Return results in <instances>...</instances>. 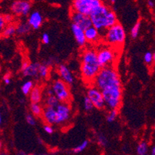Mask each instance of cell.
<instances>
[{
	"label": "cell",
	"instance_id": "6da1fadb",
	"mask_svg": "<svg viewBox=\"0 0 155 155\" xmlns=\"http://www.w3.org/2000/svg\"><path fill=\"white\" fill-rule=\"evenodd\" d=\"M92 84L101 91L105 107L110 110L118 109L120 107L123 88L119 73L114 66L101 68Z\"/></svg>",
	"mask_w": 155,
	"mask_h": 155
},
{
	"label": "cell",
	"instance_id": "7a4b0ae2",
	"mask_svg": "<svg viewBox=\"0 0 155 155\" xmlns=\"http://www.w3.org/2000/svg\"><path fill=\"white\" fill-rule=\"evenodd\" d=\"M101 69L96 50L92 48L86 49L80 58V73L84 82L91 85Z\"/></svg>",
	"mask_w": 155,
	"mask_h": 155
},
{
	"label": "cell",
	"instance_id": "3957f363",
	"mask_svg": "<svg viewBox=\"0 0 155 155\" xmlns=\"http://www.w3.org/2000/svg\"><path fill=\"white\" fill-rule=\"evenodd\" d=\"M92 26L102 33L106 29L117 22L116 13L108 5L102 3L94 9L89 15Z\"/></svg>",
	"mask_w": 155,
	"mask_h": 155
},
{
	"label": "cell",
	"instance_id": "277c9868",
	"mask_svg": "<svg viewBox=\"0 0 155 155\" xmlns=\"http://www.w3.org/2000/svg\"><path fill=\"white\" fill-rule=\"evenodd\" d=\"M101 34L104 43L113 48L122 46L126 39L124 28L118 22L104 31Z\"/></svg>",
	"mask_w": 155,
	"mask_h": 155
},
{
	"label": "cell",
	"instance_id": "5b68a950",
	"mask_svg": "<svg viewBox=\"0 0 155 155\" xmlns=\"http://www.w3.org/2000/svg\"><path fill=\"white\" fill-rule=\"evenodd\" d=\"M97 51V60L101 68L114 66L117 60V53L115 49L110 46H101Z\"/></svg>",
	"mask_w": 155,
	"mask_h": 155
},
{
	"label": "cell",
	"instance_id": "8992f818",
	"mask_svg": "<svg viewBox=\"0 0 155 155\" xmlns=\"http://www.w3.org/2000/svg\"><path fill=\"white\" fill-rule=\"evenodd\" d=\"M72 109L70 103L60 102L55 107L54 125H63L67 124L71 118Z\"/></svg>",
	"mask_w": 155,
	"mask_h": 155
},
{
	"label": "cell",
	"instance_id": "52a82bcc",
	"mask_svg": "<svg viewBox=\"0 0 155 155\" xmlns=\"http://www.w3.org/2000/svg\"><path fill=\"white\" fill-rule=\"evenodd\" d=\"M53 94L56 97L60 102L70 103L71 101V94L70 91V86L61 79H57L53 82L51 87Z\"/></svg>",
	"mask_w": 155,
	"mask_h": 155
},
{
	"label": "cell",
	"instance_id": "ba28073f",
	"mask_svg": "<svg viewBox=\"0 0 155 155\" xmlns=\"http://www.w3.org/2000/svg\"><path fill=\"white\" fill-rule=\"evenodd\" d=\"M102 3V0H73L72 10L89 15Z\"/></svg>",
	"mask_w": 155,
	"mask_h": 155
},
{
	"label": "cell",
	"instance_id": "9c48e42d",
	"mask_svg": "<svg viewBox=\"0 0 155 155\" xmlns=\"http://www.w3.org/2000/svg\"><path fill=\"white\" fill-rule=\"evenodd\" d=\"M32 9L29 0H15L10 6L11 12L17 16H27Z\"/></svg>",
	"mask_w": 155,
	"mask_h": 155
},
{
	"label": "cell",
	"instance_id": "30bf717a",
	"mask_svg": "<svg viewBox=\"0 0 155 155\" xmlns=\"http://www.w3.org/2000/svg\"><path fill=\"white\" fill-rule=\"evenodd\" d=\"M87 96L91 101L94 108L97 110H103L105 108L104 97L99 89L91 84L87 92Z\"/></svg>",
	"mask_w": 155,
	"mask_h": 155
},
{
	"label": "cell",
	"instance_id": "8fae6325",
	"mask_svg": "<svg viewBox=\"0 0 155 155\" xmlns=\"http://www.w3.org/2000/svg\"><path fill=\"white\" fill-rule=\"evenodd\" d=\"M70 19H71L72 22L75 24L79 27L85 30L88 27L92 26L91 18L87 15H84L80 12H76L71 9V14H70Z\"/></svg>",
	"mask_w": 155,
	"mask_h": 155
},
{
	"label": "cell",
	"instance_id": "7c38bea8",
	"mask_svg": "<svg viewBox=\"0 0 155 155\" xmlns=\"http://www.w3.org/2000/svg\"><path fill=\"white\" fill-rule=\"evenodd\" d=\"M57 72H58L59 76L60 77V79L63 80L67 85L72 86L74 84L75 78L73 77V73L70 70L67 65L65 64H60L57 67Z\"/></svg>",
	"mask_w": 155,
	"mask_h": 155
},
{
	"label": "cell",
	"instance_id": "4fadbf2b",
	"mask_svg": "<svg viewBox=\"0 0 155 155\" xmlns=\"http://www.w3.org/2000/svg\"><path fill=\"white\" fill-rule=\"evenodd\" d=\"M29 17H28L27 22L29 24L32 29L37 30L41 27L43 23V17L39 11H33L29 12Z\"/></svg>",
	"mask_w": 155,
	"mask_h": 155
},
{
	"label": "cell",
	"instance_id": "5bb4252c",
	"mask_svg": "<svg viewBox=\"0 0 155 155\" xmlns=\"http://www.w3.org/2000/svg\"><path fill=\"white\" fill-rule=\"evenodd\" d=\"M84 34L87 43L91 44H97L102 38L101 32L93 26L86 29L84 30Z\"/></svg>",
	"mask_w": 155,
	"mask_h": 155
},
{
	"label": "cell",
	"instance_id": "9a60e30c",
	"mask_svg": "<svg viewBox=\"0 0 155 155\" xmlns=\"http://www.w3.org/2000/svg\"><path fill=\"white\" fill-rule=\"evenodd\" d=\"M71 30L77 44H78L80 47H84V46L87 45V40H86L84 29H81L80 27H79L78 26H77L75 24L72 23Z\"/></svg>",
	"mask_w": 155,
	"mask_h": 155
},
{
	"label": "cell",
	"instance_id": "2e32d148",
	"mask_svg": "<svg viewBox=\"0 0 155 155\" xmlns=\"http://www.w3.org/2000/svg\"><path fill=\"white\" fill-rule=\"evenodd\" d=\"M40 63H29L26 67L21 69L22 75L24 77H33V78H39V67Z\"/></svg>",
	"mask_w": 155,
	"mask_h": 155
},
{
	"label": "cell",
	"instance_id": "e0dca14e",
	"mask_svg": "<svg viewBox=\"0 0 155 155\" xmlns=\"http://www.w3.org/2000/svg\"><path fill=\"white\" fill-rule=\"evenodd\" d=\"M29 100L31 103H41L43 99V91L39 87H33L32 91L29 94Z\"/></svg>",
	"mask_w": 155,
	"mask_h": 155
},
{
	"label": "cell",
	"instance_id": "ac0fdd59",
	"mask_svg": "<svg viewBox=\"0 0 155 155\" xmlns=\"http://www.w3.org/2000/svg\"><path fill=\"white\" fill-rule=\"evenodd\" d=\"M32 28L29 26V24L27 22H19L17 25H15V34L19 36H25L31 32Z\"/></svg>",
	"mask_w": 155,
	"mask_h": 155
},
{
	"label": "cell",
	"instance_id": "d6986e66",
	"mask_svg": "<svg viewBox=\"0 0 155 155\" xmlns=\"http://www.w3.org/2000/svg\"><path fill=\"white\" fill-rule=\"evenodd\" d=\"M15 35V25L14 23L6 24L2 32V36L4 38H9Z\"/></svg>",
	"mask_w": 155,
	"mask_h": 155
},
{
	"label": "cell",
	"instance_id": "ffe728a7",
	"mask_svg": "<svg viewBox=\"0 0 155 155\" xmlns=\"http://www.w3.org/2000/svg\"><path fill=\"white\" fill-rule=\"evenodd\" d=\"M30 111L35 117H40L43 114V108L39 103H31Z\"/></svg>",
	"mask_w": 155,
	"mask_h": 155
},
{
	"label": "cell",
	"instance_id": "44dd1931",
	"mask_svg": "<svg viewBox=\"0 0 155 155\" xmlns=\"http://www.w3.org/2000/svg\"><path fill=\"white\" fill-rule=\"evenodd\" d=\"M39 77L42 79L48 78L50 75V67L46 63H40L39 67Z\"/></svg>",
	"mask_w": 155,
	"mask_h": 155
},
{
	"label": "cell",
	"instance_id": "7402d4cb",
	"mask_svg": "<svg viewBox=\"0 0 155 155\" xmlns=\"http://www.w3.org/2000/svg\"><path fill=\"white\" fill-rule=\"evenodd\" d=\"M149 147L147 143L145 141H141L137 146V153L138 155H146L148 153Z\"/></svg>",
	"mask_w": 155,
	"mask_h": 155
},
{
	"label": "cell",
	"instance_id": "603a6c76",
	"mask_svg": "<svg viewBox=\"0 0 155 155\" xmlns=\"http://www.w3.org/2000/svg\"><path fill=\"white\" fill-rule=\"evenodd\" d=\"M34 87V83L32 80H27L26 82L24 83L23 84L21 87V91L22 93L25 96L29 95V94L30 93V91H32V89Z\"/></svg>",
	"mask_w": 155,
	"mask_h": 155
},
{
	"label": "cell",
	"instance_id": "cb8c5ba5",
	"mask_svg": "<svg viewBox=\"0 0 155 155\" xmlns=\"http://www.w3.org/2000/svg\"><path fill=\"white\" fill-rule=\"evenodd\" d=\"M44 103H45V106L55 107H56V106L60 104V101H59V100L56 98V96L51 95V96H46Z\"/></svg>",
	"mask_w": 155,
	"mask_h": 155
},
{
	"label": "cell",
	"instance_id": "d4e9b609",
	"mask_svg": "<svg viewBox=\"0 0 155 155\" xmlns=\"http://www.w3.org/2000/svg\"><path fill=\"white\" fill-rule=\"evenodd\" d=\"M118 114H119L118 109H110L106 116V120L107 121L108 123H114L117 118Z\"/></svg>",
	"mask_w": 155,
	"mask_h": 155
},
{
	"label": "cell",
	"instance_id": "484cf974",
	"mask_svg": "<svg viewBox=\"0 0 155 155\" xmlns=\"http://www.w3.org/2000/svg\"><path fill=\"white\" fill-rule=\"evenodd\" d=\"M140 28H141V21L138 20L136 23L134 25V26L132 27L131 30H130V36L133 39H136L137 37L139 35V32L140 30Z\"/></svg>",
	"mask_w": 155,
	"mask_h": 155
},
{
	"label": "cell",
	"instance_id": "4316f807",
	"mask_svg": "<svg viewBox=\"0 0 155 155\" xmlns=\"http://www.w3.org/2000/svg\"><path fill=\"white\" fill-rule=\"evenodd\" d=\"M89 145V140H85L82 142V143H80V145L77 146L76 147L72 150V152L73 153H82L84 150H85L87 149V147H88Z\"/></svg>",
	"mask_w": 155,
	"mask_h": 155
},
{
	"label": "cell",
	"instance_id": "83f0119b",
	"mask_svg": "<svg viewBox=\"0 0 155 155\" xmlns=\"http://www.w3.org/2000/svg\"><path fill=\"white\" fill-rule=\"evenodd\" d=\"M154 53L150 51H147V53H145L144 56H143V60H144L145 63H147L149 66L153 64V61H154Z\"/></svg>",
	"mask_w": 155,
	"mask_h": 155
},
{
	"label": "cell",
	"instance_id": "f1b7e54d",
	"mask_svg": "<svg viewBox=\"0 0 155 155\" xmlns=\"http://www.w3.org/2000/svg\"><path fill=\"white\" fill-rule=\"evenodd\" d=\"M84 107L86 112H91L94 108L92 102H91V100L89 99L87 96H86L84 99Z\"/></svg>",
	"mask_w": 155,
	"mask_h": 155
},
{
	"label": "cell",
	"instance_id": "f546056e",
	"mask_svg": "<svg viewBox=\"0 0 155 155\" xmlns=\"http://www.w3.org/2000/svg\"><path fill=\"white\" fill-rule=\"evenodd\" d=\"M97 142L101 145V147H106L108 143V140H107V138L105 135L104 134H99L97 136Z\"/></svg>",
	"mask_w": 155,
	"mask_h": 155
},
{
	"label": "cell",
	"instance_id": "4dcf8cb0",
	"mask_svg": "<svg viewBox=\"0 0 155 155\" xmlns=\"http://www.w3.org/2000/svg\"><path fill=\"white\" fill-rule=\"evenodd\" d=\"M26 120L30 126H35L36 124V120L32 114H27L26 116Z\"/></svg>",
	"mask_w": 155,
	"mask_h": 155
},
{
	"label": "cell",
	"instance_id": "1f68e13d",
	"mask_svg": "<svg viewBox=\"0 0 155 155\" xmlns=\"http://www.w3.org/2000/svg\"><path fill=\"white\" fill-rule=\"evenodd\" d=\"M41 40H42V43L43 44H49L50 43V35L48 34L47 32H44L43 35H42V37H41Z\"/></svg>",
	"mask_w": 155,
	"mask_h": 155
},
{
	"label": "cell",
	"instance_id": "d6a6232c",
	"mask_svg": "<svg viewBox=\"0 0 155 155\" xmlns=\"http://www.w3.org/2000/svg\"><path fill=\"white\" fill-rule=\"evenodd\" d=\"M5 26H6V22L4 19L3 15L0 14V36H2V32Z\"/></svg>",
	"mask_w": 155,
	"mask_h": 155
},
{
	"label": "cell",
	"instance_id": "836d02e7",
	"mask_svg": "<svg viewBox=\"0 0 155 155\" xmlns=\"http://www.w3.org/2000/svg\"><path fill=\"white\" fill-rule=\"evenodd\" d=\"M43 129H44L45 132L47 133L48 134H52L54 132V129L53 127V125H50L49 124H46L43 126Z\"/></svg>",
	"mask_w": 155,
	"mask_h": 155
},
{
	"label": "cell",
	"instance_id": "e575fe53",
	"mask_svg": "<svg viewBox=\"0 0 155 155\" xmlns=\"http://www.w3.org/2000/svg\"><path fill=\"white\" fill-rule=\"evenodd\" d=\"M4 19H5L6 24L12 23L14 20V16L12 15H10V14H5V15H3Z\"/></svg>",
	"mask_w": 155,
	"mask_h": 155
},
{
	"label": "cell",
	"instance_id": "d590c367",
	"mask_svg": "<svg viewBox=\"0 0 155 155\" xmlns=\"http://www.w3.org/2000/svg\"><path fill=\"white\" fill-rule=\"evenodd\" d=\"M3 81L6 85L9 84L11 83V75L10 73H6L3 77Z\"/></svg>",
	"mask_w": 155,
	"mask_h": 155
},
{
	"label": "cell",
	"instance_id": "8d00e7d4",
	"mask_svg": "<svg viewBox=\"0 0 155 155\" xmlns=\"http://www.w3.org/2000/svg\"><path fill=\"white\" fill-rule=\"evenodd\" d=\"M46 96L54 95V94H53V90H52L51 87H50V88L46 89Z\"/></svg>",
	"mask_w": 155,
	"mask_h": 155
},
{
	"label": "cell",
	"instance_id": "74e56055",
	"mask_svg": "<svg viewBox=\"0 0 155 155\" xmlns=\"http://www.w3.org/2000/svg\"><path fill=\"white\" fill-rule=\"evenodd\" d=\"M147 5H148V7L150 9H153V7H154V3H153L152 0H148L147 1Z\"/></svg>",
	"mask_w": 155,
	"mask_h": 155
},
{
	"label": "cell",
	"instance_id": "f35d334b",
	"mask_svg": "<svg viewBox=\"0 0 155 155\" xmlns=\"http://www.w3.org/2000/svg\"><path fill=\"white\" fill-rule=\"evenodd\" d=\"M152 155H154L155 154V147L153 146L152 147V149H151V152H150Z\"/></svg>",
	"mask_w": 155,
	"mask_h": 155
},
{
	"label": "cell",
	"instance_id": "ab89813d",
	"mask_svg": "<svg viewBox=\"0 0 155 155\" xmlns=\"http://www.w3.org/2000/svg\"><path fill=\"white\" fill-rule=\"evenodd\" d=\"M1 124H2V114L0 112V125H1Z\"/></svg>",
	"mask_w": 155,
	"mask_h": 155
},
{
	"label": "cell",
	"instance_id": "60d3db41",
	"mask_svg": "<svg viewBox=\"0 0 155 155\" xmlns=\"http://www.w3.org/2000/svg\"><path fill=\"white\" fill-rule=\"evenodd\" d=\"M110 2L112 4H114V3H116L117 0H110Z\"/></svg>",
	"mask_w": 155,
	"mask_h": 155
},
{
	"label": "cell",
	"instance_id": "b9f144b4",
	"mask_svg": "<svg viewBox=\"0 0 155 155\" xmlns=\"http://www.w3.org/2000/svg\"><path fill=\"white\" fill-rule=\"evenodd\" d=\"M19 154H26V153L24 152H19Z\"/></svg>",
	"mask_w": 155,
	"mask_h": 155
},
{
	"label": "cell",
	"instance_id": "7bdbcfd3",
	"mask_svg": "<svg viewBox=\"0 0 155 155\" xmlns=\"http://www.w3.org/2000/svg\"><path fill=\"white\" fill-rule=\"evenodd\" d=\"M2 142H1V140H0V149L2 148Z\"/></svg>",
	"mask_w": 155,
	"mask_h": 155
},
{
	"label": "cell",
	"instance_id": "ee69618b",
	"mask_svg": "<svg viewBox=\"0 0 155 155\" xmlns=\"http://www.w3.org/2000/svg\"><path fill=\"white\" fill-rule=\"evenodd\" d=\"M1 70H2V68H1V65H0V72H1Z\"/></svg>",
	"mask_w": 155,
	"mask_h": 155
}]
</instances>
